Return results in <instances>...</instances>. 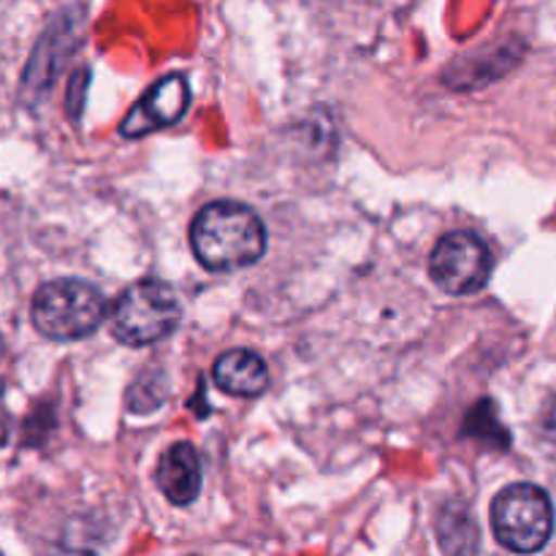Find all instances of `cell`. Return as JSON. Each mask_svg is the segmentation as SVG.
I'll return each instance as SVG.
<instances>
[{"mask_svg":"<svg viewBox=\"0 0 556 556\" xmlns=\"http://www.w3.org/2000/svg\"><path fill=\"white\" fill-rule=\"evenodd\" d=\"M190 248L210 271H237L264 255L266 228L248 204L215 201L195 215Z\"/></svg>","mask_w":556,"mask_h":556,"instance_id":"cell-1","label":"cell"},{"mask_svg":"<svg viewBox=\"0 0 556 556\" xmlns=\"http://www.w3.org/2000/svg\"><path fill=\"white\" fill-rule=\"evenodd\" d=\"M33 326L58 342L85 340L106 320V299L85 280H52L33 296Z\"/></svg>","mask_w":556,"mask_h":556,"instance_id":"cell-2","label":"cell"},{"mask_svg":"<svg viewBox=\"0 0 556 556\" xmlns=\"http://www.w3.org/2000/svg\"><path fill=\"white\" fill-rule=\"evenodd\" d=\"M179 302L161 280H139L125 288L112 307V334L130 348L155 345L179 324Z\"/></svg>","mask_w":556,"mask_h":556,"instance_id":"cell-3","label":"cell"},{"mask_svg":"<svg viewBox=\"0 0 556 556\" xmlns=\"http://www.w3.org/2000/svg\"><path fill=\"white\" fill-rule=\"evenodd\" d=\"M492 527L508 552L535 554L554 532V508L548 494L532 483H514L492 503Z\"/></svg>","mask_w":556,"mask_h":556,"instance_id":"cell-4","label":"cell"},{"mask_svg":"<svg viewBox=\"0 0 556 556\" xmlns=\"http://www.w3.org/2000/svg\"><path fill=\"white\" fill-rule=\"evenodd\" d=\"M492 266V253L481 237L470 231H454L445 233L432 250L429 275L445 293L470 296L486 286Z\"/></svg>","mask_w":556,"mask_h":556,"instance_id":"cell-5","label":"cell"},{"mask_svg":"<svg viewBox=\"0 0 556 556\" xmlns=\"http://www.w3.org/2000/svg\"><path fill=\"white\" fill-rule=\"evenodd\" d=\"M190 106V87L188 79L182 74L163 76L157 85H152L150 90L141 96V101L125 114L123 125H119V134L125 139H139V136L152 134V130L168 128V125L177 123Z\"/></svg>","mask_w":556,"mask_h":556,"instance_id":"cell-6","label":"cell"},{"mask_svg":"<svg viewBox=\"0 0 556 556\" xmlns=\"http://www.w3.org/2000/svg\"><path fill=\"white\" fill-rule=\"evenodd\" d=\"M155 483L168 503L190 505L201 492V462L190 443H177L161 456Z\"/></svg>","mask_w":556,"mask_h":556,"instance_id":"cell-7","label":"cell"},{"mask_svg":"<svg viewBox=\"0 0 556 556\" xmlns=\"http://www.w3.org/2000/svg\"><path fill=\"white\" fill-rule=\"evenodd\" d=\"M215 383L217 389L233 396H258L269 386V369L264 358L253 351H228L215 362Z\"/></svg>","mask_w":556,"mask_h":556,"instance_id":"cell-8","label":"cell"},{"mask_svg":"<svg viewBox=\"0 0 556 556\" xmlns=\"http://www.w3.org/2000/svg\"><path fill=\"white\" fill-rule=\"evenodd\" d=\"M440 543H443L445 552H476L478 525H472L467 510H445L443 519H440Z\"/></svg>","mask_w":556,"mask_h":556,"instance_id":"cell-9","label":"cell"},{"mask_svg":"<svg viewBox=\"0 0 556 556\" xmlns=\"http://www.w3.org/2000/svg\"><path fill=\"white\" fill-rule=\"evenodd\" d=\"M150 372V386H147V375H141L134 386H130V394H128V405L134 413H147V410H155V407L163 405L166 400V380L163 375Z\"/></svg>","mask_w":556,"mask_h":556,"instance_id":"cell-10","label":"cell"},{"mask_svg":"<svg viewBox=\"0 0 556 556\" xmlns=\"http://www.w3.org/2000/svg\"><path fill=\"white\" fill-rule=\"evenodd\" d=\"M5 438H9V429H5V421L0 418V445L5 443Z\"/></svg>","mask_w":556,"mask_h":556,"instance_id":"cell-11","label":"cell"}]
</instances>
